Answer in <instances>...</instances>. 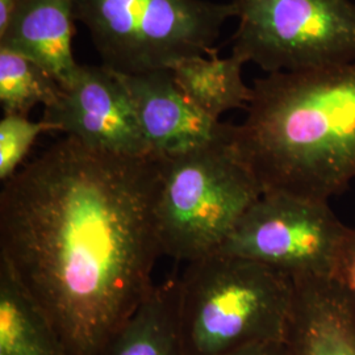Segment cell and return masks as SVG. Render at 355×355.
Returning a JSON list of instances; mask_svg holds the SVG:
<instances>
[{"mask_svg": "<svg viewBox=\"0 0 355 355\" xmlns=\"http://www.w3.org/2000/svg\"><path fill=\"white\" fill-rule=\"evenodd\" d=\"M227 355H287L283 341L254 343Z\"/></svg>", "mask_w": 355, "mask_h": 355, "instance_id": "cell-18", "label": "cell"}, {"mask_svg": "<svg viewBox=\"0 0 355 355\" xmlns=\"http://www.w3.org/2000/svg\"><path fill=\"white\" fill-rule=\"evenodd\" d=\"M340 280L349 288L355 299V228H350L345 246Z\"/></svg>", "mask_w": 355, "mask_h": 355, "instance_id": "cell-17", "label": "cell"}, {"mask_svg": "<svg viewBox=\"0 0 355 355\" xmlns=\"http://www.w3.org/2000/svg\"><path fill=\"white\" fill-rule=\"evenodd\" d=\"M45 132L51 130L42 120L32 121L21 114L3 116L0 120V180L3 183L26 165L28 153Z\"/></svg>", "mask_w": 355, "mask_h": 355, "instance_id": "cell-16", "label": "cell"}, {"mask_svg": "<svg viewBox=\"0 0 355 355\" xmlns=\"http://www.w3.org/2000/svg\"><path fill=\"white\" fill-rule=\"evenodd\" d=\"M287 355H355V299L340 279L292 280Z\"/></svg>", "mask_w": 355, "mask_h": 355, "instance_id": "cell-10", "label": "cell"}, {"mask_svg": "<svg viewBox=\"0 0 355 355\" xmlns=\"http://www.w3.org/2000/svg\"><path fill=\"white\" fill-rule=\"evenodd\" d=\"M159 190V158L101 152L69 136L4 182L0 258L67 354H102L154 287Z\"/></svg>", "mask_w": 355, "mask_h": 355, "instance_id": "cell-1", "label": "cell"}, {"mask_svg": "<svg viewBox=\"0 0 355 355\" xmlns=\"http://www.w3.org/2000/svg\"><path fill=\"white\" fill-rule=\"evenodd\" d=\"M76 0H20L0 48L21 54L66 87L80 64L73 54Z\"/></svg>", "mask_w": 355, "mask_h": 355, "instance_id": "cell-11", "label": "cell"}, {"mask_svg": "<svg viewBox=\"0 0 355 355\" xmlns=\"http://www.w3.org/2000/svg\"><path fill=\"white\" fill-rule=\"evenodd\" d=\"M234 3L209 0H76V19L87 28L102 64L123 76L168 69L207 55Z\"/></svg>", "mask_w": 355, "mask_h": 355, "instance_id": "cell-5", "label": "cell"}, {"mask_svg": "<svg viewBox=\"0 0 355 355\" xmlns=\"http://www.w3.org/2000/svg\"><path fill=\"white\" fill-rule=\"evenodd\" d=\"M349 233L328 202L262 193L217 252L262 263L292 280L340 279Z\"/></svg>", "mask_w": 355, "mask_h": 355, "instance_id": "cell-7", "label": "cell"}, {"mask_svg": "<svg viewBox=\"0 0 355 355\" xmlns=\"http://www.w3.org/2000/svg\"><path fill=\"white\" fill-rule=\"evenodd\" d=\"M20 0H0V35L7 29Z\"/></svg>", "mask_w": 355, "mask_h": 355, "instance_id": "cell-19", "label": "cell"}, {"mask_svg": "<svg viewBox=\"0 0 355 355\" xmlns=\"http://www.w3.org/2000/svg\"><path fill=\"white\" fill-rule=\"evenodd\" d=\"M239 26L232 54L267 74L355 62L350 0H233Z\"/></svg>", "mask_w": 355, "mask_h": 355, "instance_id": "cell-6", "label": "cell"}, {"mask_svg": "<svg viewBox=\"0 0 355 355\" xmlns=\"http://www.w3.org/2000/svg\"><path fill=\"white\" fill-rule=\"evenodd\" d=\"M234 144L263 193L328 202L355 179V62L254 80Z\"/></svg>", "mask_w": 355, "mask_h": 355, "instance_id": "cell-2", "label": "cell"}, {"mask_svg": "<svg viewBox=\"0 0 355 355\" xmlns=\"http://www.w3.org/2000/svg\"><path fill=\"white\" fill-rule=\"evenodd\" d=\"M0 355H69L51 320L1 258Z\"/></svg>", "mask_w": 355, "mask_h": 355, "instance_id": "cell-13", "label": "cell"}, {"mask_svg": "<svg viewBox=\"0 0 355 355\" xmlns=\"http://www.w3.org/2000/svg\"><path fill=\"white\" fill-rule=\"evenodd\" d=\"M293 295L290 277L250 259L216 252L187 263L178 296L184 355L283 341Z\"/></svg>", "mask_w": 355, "mask_h": 355, "instance_id": "cell-3", "label": "cell"}, {"mask_svg": "<svg viewBox=\"0 0 355 355\" xmlns=\"http://www.w3.org/2000/svg\"><path fill=\"white\" fill-rule=\"evenodd\" d=\"M178 296L179 278L154 286L101 355H184Z\"/></svg>", "mask_w": 355, "mask_h": 355, "instance_id": "cell-12", "label": "cell"}, {"mask_svg": "<svg viewBox=\"0 0 355 355\" xmlns=\"http://www.w3.org/2000/svg\"><path fill=\"white\" fill-rule=\"evenodd\" d=\"M161 159L157 205L162 255L190 263L216 253L263 193L228 132Z\"/></svg>", "mask_w": 355, "mask_h": 355, "instance_id": "cell-4", "label": "cell"}, {"mask_svg": "<svg viewBox=\"0 0 355 355\" xmlns=\"http://www.w3.org/2000/svg\"><path fill=\"white\" fill-rule=\"evenodd\" d=\"M61 86L36 62L0 48V104L4 114H28L57 99Z\"/></svg>", "mask_w": 355, "mask_h": 355, "instance_id": "cell-15", "label": "cell"}, {"mask_svg": "<svg viewBox=\"0 0 355 355\" xmlns=\"http://www.w3.org/2000/svg\"><path fill=\"white\" fill-rule=\"evenodd\" d=\"M243 64L234 54L220 58L214 51L207 55L182 60L168 69L191 102L220 120L221 114L237 108L246 110L250 103L253 89L242 79Z\"/></svg>", "mask_w": 355, "mask_h": 355, "instance_id": "cell-14", "label": "cell"}, {"mask_svg": "<svg viewBox=\"0 0 355 355\" xmlns=\"http://www.w3.org/2000/svg\"><path fill=\"white\" fill-rule=\"evenodd\" d=\"M127 89L153 155L167 158L223 137L230 124L203 112L179 89L170 69L144 74L116 73Z\"/></svg>", "mask_w": 355, "mask_h": 355, "instance_id": "cell-9", "label": "cell"}, {"mask_svg": "<svg viewBox=\"0 0 355 355\" xmlns=\"http://www.w3.org/2000/svg\"><path fill=\"white\" fill-rule=\"evenodd\" d=\"M41 120L51 130L62 132L95 150L153 155L123 82L103 64H80L57 99L44 107Z\"/></svg>", "mask_w": 355, "mask_h": 355, "instance_id": "cell-8", "label": "cell"}]
</instances>
